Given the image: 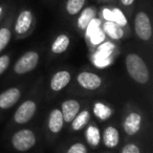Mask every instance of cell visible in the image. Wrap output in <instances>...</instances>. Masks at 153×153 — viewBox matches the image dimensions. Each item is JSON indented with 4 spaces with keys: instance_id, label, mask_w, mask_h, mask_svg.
<instances>
[{
    "instance_id": "cell-1",
    "label": "cell",
    "mask_w": 153,
    "mask_h": 153,
    "mask_svg": "<svg viewBox=\"0 0 153 153\" xmlns=\"http://www.w3.org/2000/svg\"><path fill=\"white\" fill-rule=\"evenodd\" d=\"M126 67L132 79L140 84H146L149 81V70L144 60L135 53H130L126 58Z\"/></svg>"
},
{
    "instance_id": "cell-2",
    "label": "cell",
    "mask_w": 153,
    "mask_h": 153,
    "mask_svg": "<svg viewBox=\"0 0 153 153\" xmlns=\"http://www.w3.org/2000/svg\"><path fill=\"white\" fill-rule=\"evenodd\" d=\"M13 146L18 151H27L36 144V136L34 132L28 129H23L16 132L13 136Z\"/></svg>"
},
{
    "instance_id": "cell-3",
    "label": "cell",
    "mask_w": 153,
    "mask_h": 153,
    "mask_svg": "<svg viewBox=\"0 0 153 153\" xmlns=\"http://www.w3.org/2000/svg\"><path fill=\"white\" fill-rule=\"evenodd\" d=\"M39 61V56L36 51H28L24 53L21 58L15 64L14 70L19 74H26V72L33 70L37 66Z\"/></svg>"
},
{
    "instance_id": "cell-4",
    "label": "cell",
    "mask_w": 153,
    "mask_h": 153,
    "mask_svg": "<svg viewBox=\"0 0 153 153\" xmlns=\"http://www.w3.org/2000/svg\"><path fill=\"white\" fill-rule=\"evenodd\" d=\"M134 24H135V33L140 37V39L148 41L152 35V28H151L150 19L147 16V14L143 12L138 13L134 20Z\"/></svg>"
},
{
    "instance_id": "cell-5",
    "label": "cell",
    "mask_w": 153,
    "mask_h": 153,
    "mask_svg": "<svg viewBox=\"0 0 153 153\" xmlns=\"http://www.w3.org/2000/svg\"><path fill=\"white\" fill-rule=\"evenodd\" d=\"M35 111H36V104L33 101H26L17 109L14 119L16 123L25 124L34 117Z\"/></svg>"
},
{
    "instance_id": "cell-6",
    "label": "cell",
    "mask_w": 153,
    "mask_h": 153,
    "mask_svg": "<svg viewBox=\"0 0 153 153\" xmlns=\"http://www.w3.org/2000/svg\"><path fill=\"white\" fill-rule=\"evenodd\" d=\"M78 82L82 87L89 90H96L102 84V80L99 76L91 72H81L78 76Z\"/></svg>"
},
{
    "instance_id": "cell-7",
    "label": "cell",
    "mask_w": 153,
    "mask_h": 153,
    "mask_svg": "<svg viewBox=\"0 0 153 153\" xmlns=\"http://www.w3.org/2000/svg\"><path fill=\"white\" fill-rule=\"evenodd\" d=\"M20 98V91L18 88H10L0 94V108L7 109L13 107Z\"/></svg>"
},
{
    "instance_id": "cell-8",
    "label": "cell",
    "mask_w": 153,
    "mask_h": 153,
    "mask_svg": "<svg viewBox=\"0 0 153 153\" xmlns=\"http://www.w3.org/2000/svg\"><path fill=\"white\" fill-rule=\"evenodd\" d=\"M80 111V104L76 100H67L62 104V117L65 122H71Z\"/></svg>"
},
{
    "instance_id": "cell-9",
    "label": "cell",
    "mask_w": 153,
    "mask_h": 153,
    "mask_svg": "<svg viewBox=\"0 0 153 153\" xmlns=\"http://www.w3.org/2000/svg\"><path fill=\"white\" fill-rule=\"evenodd\" d=\"M142 123V117L138 113L132 112L126 117L124 122V130L128 135H134L137 133Z\"/></svg>"
},
{
    "instance_id": "cell-10",
    "label": "cell",
    "mask_w": 153,
    "mask_h": 153,
    "mask_svg": "<svg viewBox=\"0 0 153 153\" xmlns=\"http://www.w3.org/2000/svg\"><path fill=\"white\" fill-rule=\"evenodd\" d=\"M70 81V74L65 70L59 71L53 76L51 81V88L53 91H60L67 86Z\"/></svg>"
},
{
    "instance_id": "cell-11",
    "label": "cell",
    "mask_w": 153,
    "mask_h": 153,
    "mask_svg": "<svg viewBox=\"0 0 153 153\" xmlns=\"http://www.w3.org/2000/svg\"><path fill=\"white\" fill-rule=\"evenodd\" d=\"M33 21V15L30 11H23L18 17L17 21H16L15 30L17 34L22 35L25 34L30 28V24Z\"/></svg>"
},
{
    "instance_id": "cell-12",
    "label": "cell",
    "mask_w": 153,
    "mask_h": 153,
    "mask_svg": "<svg viewBox=\"0 0 153 153\" xmlns=\"http://www.w3.org/2000/svg\"><path fill=\"white\" fill-rule=\"evenodd\" d=\"M103 16H104V18L107 21L114 22V23H117L120 26H125L127 24V20H126L125 15L119 9H114L112 11L108 9H105L103 11Z\"/></svg>"
},
{
    "instance_id": "cell-13",
    "label": "cell",
    "mask_w": 153,
    "mask_h": 153,
    "mask_svg": "<svg viewBox=\"0 0 153 153\" xmlns=\"http://www.w3.org/2000/svg\"><path fill=\"white\" fill-rule=\"evenodd\" d=\"M63 117H62L61 110L59 109H53L49 114L48 120V128L53 133H58L61 131L63 127Z\"/></svg>"
},
{
    "instance_id": "cell-14",
    "label": "cell",
    "mask_w": 153,
    "mask_h": 153,
    "mask_svg": "<svg viewBox=\"0 0 153 153\" xmlns=\"http://www.w3.org/2000/svg\"><path fill=\"white\" fill-rule=\"evenodd\" d=\"M103 140H104V144L108 148H113L119 144L120 135L119 131L115 129L114 127H107L103 134Z\"/></svg>"
},
{
    "instance_id": "cell-15",
    "label": "cell",
    "mask_w": 153,
    "mask_h": 153,
    "mask_svg": "<svg viewBox=\"0 0 153 153\" xmlns=\"http://www.w3.org/2000/svg\"><path fill=\"white\" fill-rule=\"evenodd\" d=\"M104 32L108 35L109 37H111L114 40H119L123 37V30L120 25H117V23L111 21H107L104 23Z\"/></svg>"
},
{
    "instance_id": "cell-16",
    "label": "cell",
    "mask_w": 153,
    "mask_h": 153,
    "mask_svg": "<svg viewBox=\"0 0 153 153\" xmlns=\"http://www.w3.org/2000/svg\"><path fill=\"white\" fill-rule=\"evenodd\" d=\"M96 17V10L94 7H87L82 12L81 16H80L79 20H78V25L81 30H86L87 25L90 23L92 19Z\"/></svg>"
},
{
    "instance_id": "cell-17",
    "label": "cell",
    "mask_w": 153,
    "mask_h": 153,
    "mask_svg": "<svg viewBox=\"0 0 153 153\" xmlns=\"http://www.w3.org/2000/svg\"><path fill=\"white\" fill-rule=\"evenodd\" d=\"M69 45V38L66 35H60L51 45V51L55 53H61L67 49Z\"/></svg>"
},
{
    "instance_id": "cell-18",
    "label": "cell",
    "mask_w": 153,
    "mask_h": 153,
    "mask_svg": "<svg viewBox=\"0 0 153 153\" xmlns=\"http://www.w3.org/2000/svg\"><path fill=\"white\" fill-rule=\"evenodd\" d=\"M89 117H90L89 112H88L87 110H84V111H82V112L78 113L76 117L71 121L72 122V128H74V130L82 129V128H83L84 126L88 123Z\"/></svg>"
},
{
    "instance_id": "cell-19",
    "label": "cell",
    "mask_w": 153,
    "mask_h": 153,
    "mask_svg": "<svg viewBox=\"0 0 153 153\" xmlns=\"http://www.w3.org/2000/svg\"><path fill=\"white\" fill-rule=\"evenodd\" d=\"M94 112L99 119L103 120V121L108 120L109 117H111V114H112L111 109L109 108L108 106H106V105L102 104V103H97V104H94Z\"/></svg>"
},
{
    "instance_id": "cell-20",
    "label": "cell",
    "mask_w": 153,
    "mask_h": 153,
    "mask_svg": "<svg viewBox=\"0 0 153 153\" xmlns=\"http://www.w3.org/2000/svg\"><path fill=\"white\" fill-rule=\"evenodd\" d=\"M86 140L91 146H98L101 140L100 130L94 126L88 127L87 131H86Z\"/></svg>"
},
{
    "instance_id": "cell-21",
    "label": "cell",
    "mask_w": 153,
    "mask_h": 153,
    "mask_svg": "<svg viewBox=\"0 0 153 153\" xmlns=\"http://www.w3.org/2000/svg\"><path fill=\"white\" fill-rule=\"evenodd\" d=\"M84 3L85 0H68L66 3V11L70 15H76L82 10Z\"/></svg>"
},
{
    "instance_id": "cell-22",
    "label": "cell",
    "mask_w": 153,
    "mask_h": 153,
    "mask_svg": "<svg viewBox=\"0 0 153 153\" xmlns=\"http://www.w3.org/2000/svg\"><path fill=\"white\" fill-rule=\"evenodd\" d=\"M113 51H114V45L110 42H105L99 46V49H98L97 53H100V55H102V56H105V57L109 58L111 53H113Z\"/></svg>"
},
{
    "instance_id": "cell-23",
    "label": "cell",
    "mask_w": 153,
    "mask_h": 153,
    "mask_svg": "<svg viewBox=\"0 0 153 153\" xmlns=\"http://www.w3.org/2000/svg\"><path fill=\"white\" fill-rule=\"evenodd\" d=\"M10 39H11V32L7 28H1L0 30V51H2V49L9 43Z\"/></svg>"
},
{
    "instance_id": "cell-24",
    "label": "cell",
    "mask_w": 153,
    "mask_h": 153,
    "mask_svg": "<svg viewBox=\"0 0 153 153\" xmlns=\"http://www.w3.org/2000/svg\"><path fill=\"white\" fill-rule=\"evenodd\" d=\"M110 59H109L108 57H105V56H102L100 55V53H97L96 55H94V63L96 66H98V67L102 68V67H106V66H108L109 64H110Z\"/></svg>"
},
{
    "instance_id": "cell-25",
    "label": "cell",
    "mask_w": 153,
    "mask_h": 153,
    "mask_svg": "<svg viewBox=\"0 0 153 153\" xmlns=\"http://www.w3.org/2000/svg\"><path fill=\"white\" fill-rule=\"evenodd\" d=\"M89 39H90V41H91L92 44H100V43H102L103 41L105 40V34L103 30H101L100 28H98L96 32H94L91 35H90Z\"/></svg>"
},
{
    "instance_id": "cell-26",
    "label": "cell",
    "mask_w": 153,
    "mask_h": 153,
    "mask_svg": "<svg viewBox=\"0 0 153 153\" xmlns=\"http://www.w3.org/2000/svg\"><path fill=\"white\" fill-rule=\"evenodd\" d=\"M67 153H87V149L81 143H76L68 149Z\"/></svg>"
},
{
    "instance_id": "cell-27",
    "label": "cell",
    "mask_w": 153,
    "mask_h": 153,
    "mask_svg": "<svg viewBox=\"0 0 153 153\" xmlns=\"http://www.w3.org/2000/svg\"><path fill=\"white\" fill-rule=\"evenodd\" d=\"M100 24H101V21L98 19H92L91 21H90V23L87 25V27H86V33H87V36L89 37L90 35L92 34L94 32H96L98 28H100Z\"/></svg>"
},
{
    "instance_id": "cell-28",
    "label": "cell",
    "mask_w": 153,
    "mask_h": 153,
    "mask_svg": "<svg viewBox=\"0 0 153 153\" xmlns=\"http://www.w3.org/2000/svg\"><path fill=\"white\" fill-rule=\"evenodd\" d=\"M10 64V58L9 56H2L0 57V74L5 71Z\"/></svg>"
},
{
    "instance_id": "cell-29",
    "label": "cell",
    "mask_w": 153,
    "mask_h": 153,
    "mask_svg": "<svg viewBox=\"0 0 153 153\" xmlns=\"http://www.w3.org/2000/svg\"><path fill=\"white\" fill-rule=\"evenodd\" d=\"M122 153H140V149L136 145L134 144H128L122 150Z\"/></svg>"
},
{
    "instance_id": "cell-30",
    "label": "cell",
    "mask_w": 153,
    "mask_h": 153,
    "mask_svg": "<svg viewBox=\"0 0 153 153\" xmlns=\"http://www.w3.org/2000/svg\"><path fill=\"white\" fill-rule=\"evenodd\" d=\"M121 2L123 5H126V7H128V5H131L132 3L134 2V0H121Z\"/></svg>"
},
{
    "instance_id": "cell-31",
    "label": "cell",
    "mask_w": 153,
    "mask_h": 153,
    "mask_svg": "<svg viewBox=\"0 0 153 153\" xmlns=\"http://www.w3.org/2000/svg\"><path fill=\"white\" fill-rule=\"evenodd\" d=\"M1 12H2V7H0V14H1Z\"/></svg>"
}]
</instances>
